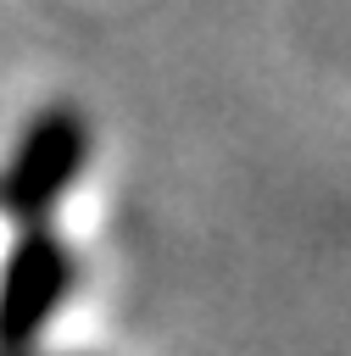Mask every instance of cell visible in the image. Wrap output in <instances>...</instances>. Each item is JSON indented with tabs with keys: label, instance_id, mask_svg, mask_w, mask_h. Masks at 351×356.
Listing matches in <instances>:
<instances>
[{
	"label": "cell",
	"instance_id": "1",
	"mask_svg": "<svg viewBox=\"0 0 351 356\" xmlns=\"http://www.w3.org/2000/svg\"><path fill=\"white\" fill-rule=\"evenodd\" d=\"M84 161H89V122L72 106L33 111L0 172V211H11L17 222H45L84 172Z\"/></svg>",
	"mask_w": 351,
	"mask_h": 356
},
{
	"label": "cell",
	"instance_id": "2",
	"mask_svg": "<svg viewBox=\"0 0 351 356\" xmlns=\"http://www.w3.org/2000/svg\"><path fill=\"white\" fill-rule=\"evenodd\" d=\"M72 278H78V261L72 250L28 222V234L11 245L6 267H0V350H28L61 312V300L72 295Z\"/></svg>",
	"mask_w": 351,
	"mask_h": 356
}]
</instances>
